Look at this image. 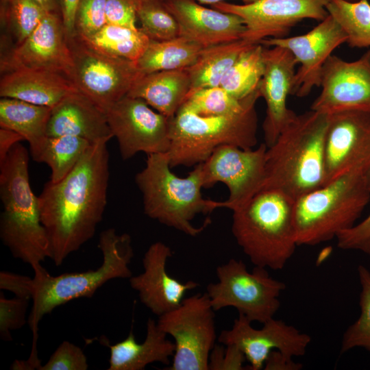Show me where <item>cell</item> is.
<instances>
[{
  "instance_id": "cell-1",
  "label": "cell",
  "mask_w": 370,
  "mask_h": 370,
  "mask_svg": "<svg viewBox=\"0 0 370 370\" xmlns=\"http://www.w3.org/2000/svg\"><path fill=\"white\" fill-rule=\"evenodd\" d=\"M109 176L107 142L93 143L66 177L49 181L38 196L55 265L95 235L107 204Z\"/></svg>"
},
{
  "instance_id": "cell-2",
  "label": "cell",
  "mask_w": 370,
  "mask_h": 370,
  "mask_svg": "<svg viewBox=\"0 0 370 370\" xmlns=\"http://www.w3.org/2000/svg\"><path fill=\"white\" fill-rule=\"evenodd\" d=\"M329 120L330 114L312 110L296 115L267 147L262 190H279L295 201L326 184Z\"/></svg>"
},
{
  "instance_id": "cell-3",
  "label": "cell",
  "mask_w": 370,
  "mask_h": 370,
  "mask_svg": "<svg viewBox=\"0 0 370 370\" xmlns=\"http://www.w3.org/2000/svg\"><path fill=\"white\" fill-rule=\"evenodd\" d=\"M29 152L20 143L0 163V238L14 258L31 267L50 258V243L31 188Z\"/></svg>"
},
{
  "instance_id": "cell-4",
  "label": "cell",
  "mask_w": 370,
  "mask_h": 370,
  "mask_svg": "<svg viewBox=\"0 0 370 370\" xmlns=\"http://www.w3.org/2000/svg\"><path fill=\"white\" fill-rule=\"evenodd\" d=\"M294 204L279 190L264 189L232 210V234L255 267L280 270L294 254Z\"/></svg>"
},
{
  "instance_id": "cell-5",
  "label": "cell",
  "mask_w": 370,
  "mask_h": 370,
  "mask_svg": "<svg viewBox=\"0 0 370 370\" xmlns=\"http://www.w3.org/2000/svg\"><path fill=\"white\" fill-rule=\"evenodd\" d=\"M98 247L103 254V262L95 270L53 276L41 264L32 267L34 291L27 323L33 335L32 350L37 349L38 325L45 315L73 299L91 297L111 280L132 276L129 265L134 251L128 234H119L114 228L106 229L99 235Z\"/></svg>"
},
{
  "instance_id": "cell-6",
  "label": "cell",
  "mask_w": 370,
  "mask_h": 370,
  "mask_svg": "<svg viewBox=\"0 0 370 370\" xmlns=\"http://www.w3.org/2000/svg\"><path fill=\"white\" fill-rule=\"evenodd\" d=\"M143 195L145 214L153 220L188 236H196L208 225L195 227L198 214H206L225 208V201L204 198V182L200 164L185 177L177 176L166 153L147 155L145 167L135 176Z\"/></svg>"
},
{
  "instance_id": "cell-7",
  "label": "cell",
  "mask_w": 370,
  "mask_h": 370,
  "mask_svg": "<svg viewBox=\"0 0 370 370\" xmlns=\"http://www.w3.org/2000/svg\"><path fill=\"white\" fill-rule=\"evenodd\" d=\"M369 170L344 173L295 201L298 246L329 241L356 224L370 201Z\"/></svg>"
},
{
  "instance_id": "cell-8",
  "label": "cell",
  "mask_w": 370,
  "mask_h": 370,
  "mask_svg": "<svg viewBox=\"0 0 370 370\" xmlns=\"http://www.w3.org/2000/svg\"><path fill=\"white\" fill-rule=\"evenodd\" d=\"M171 168L199 164L223 145L253 149L258 143L256 107L230 115L203 116L182 106L169 119Z\"/></svg>"
},
{
  "instance_id": "cell-9",
  "label": "cell",
  "mask_w": 370,
  "mask_h": 370,
  "mask_svg": "<svg viewBox=\"0 0 370 370\" xmlns=\"http://www.w3.org/2000/svg\"><path fill=\"white\" fill-rule=\"evenodd\" d=\"M216 274L219 281L209 284L206 292L214 311L233 307L249 321L261 323L274 317L286 285L266 269L256 267L249 272L242 260L232 258L217 267Z\"/></svg>"
},
{
  "instance_id": "cell-10",
  "label": "cell",
  "mask_w": 370,
  "mask_h": 370,
  "mask_svg": "<svg viewBox=\"0 0 370 370\" xmlns=\"http://www.w3.org/2000/svg\"><path fill=\"white\" fill-rule=\"evenodd\" d=\"M214 310L206 293L184 298L176 308L161 315L159 328L174 341L175 349L168 370H208L217 338Z\"/></svg>"
},
{
  "instance_id": "cell-11",
  "label": "cell",
  "mask_w": 370,
  "mask_h": 370,
  "mask_svg": "<svg viewBox=\"0 0 370 370\" xmlns=\"http://www.w3.org/2000/svg\"><path fill=\"white\" fill-rule=\"evenodd\" d=\"M67 41L73 64L69 79L104 112L126 96L142 75L136 62L101 53L76 34Z\"/></svg>"
},
{
  "instance_id": "cell-12",
  "label": "cell",
  "mask_w": 370,
  "mask_h": 370,
  "mask_svg": "<svg viewBox=\"0 0 370 370\" xmlns=\"http://www.w3.org/2000/svg\"><path fill=\"white\" fill-rule=\"evenodd\" d=\"M267 149L265 143L249 149L232 145L218 147L199 164L204 187L222 182L229 190L225 208L232 211L242 206L263 187Z\"/></svg>"
},
{
  "instance_id": "cell-13",
  "label": "cell",
  "mask_w": 370,
  "mask_h": 370,
  "mask_svg": "<svg viewBox=\"0 0 370 370\" xmlns=\"http://www.w3.org/2000/svg\"><path fill=\"white\" fill-rule=\"evenodd\" d=\"M329 0H256L235 4L223 1L211 5L217 10L236 14L246 29L242 39L251 44L267 38L287 36L292 27L304 19L321 21L328 16Z\"/></svg>"
},
{
  "instance_id": "cell-14",
  "label": "cell",
  "mask_w": 370,
  "mask_h": 370,
  "mask_svg": "<svg viewBox=\"0 0 370 370\" xmlns=\"http://www.w3.org/2000/svg\"><path fill=\"white\" fill-rule=\"evenodd\" d=\"M105 113L123 160L139 152L149 155L168 151L169 119L154 111L144 100L126 95Z\"/></svg>"
},
{
  "instance_id": "cell-15",
  "label": "cell",
  "mask_w": 370,
  "mask_h": 370,
  "mask_svg": "<svg viewBox=\"0 0 370 370\" xmlns=\"http://www.w3.org/2000/svg\"><path fill=\"white\" fill-rule=\"evenodd\" d=\"M347 37L337 21L330 14L308 32L295 36L267 38L260 44L288 49L299 65L291 95L308 96L314 87H320L321 71L332 52L346 43Z\"/></svg>"
},
{
  "instance_id": "cell-16",
  "label": "cell",
  "mask_w": 370,
  "mask_h": 370,
  "mask_svg": "<svg viewBox=\"0 0 370 370\" xmlns=\"http://www.w3.org/2000/svg\"><path fill=\"white\" fill-rule=\"evenodd\" d=\"M320 87L310 110L328 114L370 112V49L351 62L332 54L323 65Z\"/></svg>"
},
{
  "instance_id": "cell-17",
  "label": "cell",
  "mask_w": 370,
  "mask_h": 370,
  "mask_svg": "<svg viewBox=\"0 0 370 370\" xmlns=\"http://www.w3.org/2000/svg\"><path fill=\"white\" fill-rule=\"evenodd\" d=\"M251 321L239 314L230 330L221 331L220 343L234 345L245 354L251 370L264 368V362L273 350L293 358L304 356L311 341L310 336L282 320L271 318L256 329Z\"/></svg>"
},
{
  "instance_id": "cell-18",
  "label": "cell",
  "mask_w": 370,
  "mask_h": 370,
  "mask_svg": "<svg viewBox=\"0 0 370 370\" xmlns=\"http://www.w3.org/2000/svg\"><path fill=\"white\" fill-rule=\"evenodd\" d=\"M72 58L61 14L47 12L36 28L1 58L3 73L31 69L54 71L68 78Z\"/></svg>"
},
{
  "instance_id": "cell-19",
  "label": "cell",
  "mask_w": 370,
  "mask_h": 370,
  "mask_svg": "<svg viewBox=\"0 0 370 370\" xmlns=\"http://www.w3.org/2000/svg\"><path fill=\"white\" fill-rule=\"evenodd\" d=\"M325 161L327 182L351 170L370 167L369 112L344 111L330 114Z\"/></svg>"
},
{
  "instance_id": "cell-20",
  "label": "cell",
  "mask_w": 370,
  "mask_h": 370,
  "mask_svg": "<svg viewBox=\"0 0 370 370\" xmlns=\"http://www.w3.org/2000/svg\"><path fill=\"white\" fill-rule=\"evenodd\" d=\"M262 54L264 71L258 90L266 103L262 128L268 147L297 114L288 108L287 97L291 95L298 64L288 49L279 46H264Z\"/></svg>"
},
{
  "instance_id": "cell-21",
  "label": "cell",
  "mask_w": 370,
  "mask_h": 370,
  "mask_svg": "<svg viewBox=\"0 0 370 370\" xmlns=\"http://www.w3.org/2000/svg\"><path fill=\"white\" fill-rule=\"evenodd\" d=\"M172 256L171 249L165 243H152L143 258V272L129 278L141 303L158 317L178 307L186 292L199 286L192 280L181 282L169 275L166 264Z\"/></svg>"
},
{
  "instance_id": "cell-22",
  "label": "cell",
  "mask_w": 370,
  "mask_h": 370,
  "mask_svg": "<svg viewBox=\"0 0 370 370\" xmlns=\"http://www.w3.org/2000/svg\"><path fill=\"white\" fill-rule=\"evenodd\" d=\"M162 1L176 20L180 36L203 48L241 40L246 29L240 16L204 7L195 0Z\"/></svg>"
},
{
  "instance_id": "cell-23",
  "label": "cell",
  "mask_w": 370,
  "mask_h": 370,
  "mask_svg": "<svg viewBox=\"0 0 370 370\" xmlns=\"http://www.w3.org/2000/svg\"><path fill=\"white\" fill-rule=\"evenodd\" d=\"M47 136H77L91 143H108L113 137L105 112L78 90L52 108Z\"/></svg>"
},
{
  "instance_id": "cell-24",
  "label": "cell",
  "mask_w": 370,
  "mask_h": 370,
  "mask_svg": "<svg viewBox=\"0 0 370 370\" xmlns=\"http://www.w3.org/2000/svg\"><path fill=\"white\" fill-rule=\"evenodd\" d=\"M76 90L66 75L40 69H15L4 73L0 82L1 97L50 108Z\"/></svg>"
},
{
  "instance_id": "cell-25",
  "label": "cell",
  "mask_w": 370,
  "mask_h": 370,
  "mask_svg": "<svg viewBox=\"0 0 370 370\" xmlns=\"http://www.w3.org/2000/svg\"><path fill=\"white\" fill-rule=\"evenodd\" d=\"M166 336L155 320L148 319L146 337L142 343H137L131 330L124 340L108 345L110 356L108 370H143L153 362L169 365L175 345Z\"/></svg>"
},
{
  "instance_id": "cell-26",
  "label": "cell",
  "mask_w": 370,
  "mask_h": 370,
  "mask_svg": "<svg viewBox=\"0 0 370 370\" xmlns=\"http://www.w3.org/2000/svg\"><path fill=\"white\" fill-rule=\"evenodd\" d=\"M190 89V80L186 68L142 74L127 95L144 100L170 119L183 105Z\"/></svg>"
},
{
  "instance_id": "cell-27",
  "label": "cell",
  "mask_w": 370,
  "mask_h": 370,
  "mask_svg": "<svg viewBox=\"0 0 370 370\" xmlns=\"http://www.w3.org/2000/svg\"><path fill=\"white\" fill-rule=\"evenodd\" d=\"M253 45L241 39L203 48L195 62L187 68L190 80L188 94L199 89L220 86L229 69Z\"/></svg>"
},
{
  "instance_id": "cell-28",
  "label": "cell",
  "mask_w": 370,
  "mask_h": 370,
  "mask_svg": "<svg viewBox=\"0 0 370 370\" xmlns=\"http://www.w3.org/2000/svg\"><path fill=\"white\" fill-rule=\"evenodd\" d=\"M51 109L16 99L1 97L0 127L17 132L29 143V149H33L47 137Z\"/></svg>"
},
{
  "instance_id": "cell-29",
  "label": "cell",
  "mask_w": 370,
  "mask_h": 370,
  "mask_svg": "<svg viewBox=\"0 0 370 370\" xmlns=\"http://www.w3.org/2000/svg\"><path fill=\"white\" fill-rule=\"evenodd\" d=\"M201 46L183 36L163 40H150L136 62L142 74L186 69L197 60Z\"/></svg>"
},
{
  "instance_id": "cell-30",
  "label": "cell",
  "mask_w": 370,
  "mask_h": 370,
  "mask_svg": "<svg viewBox=\"0 0 370 370\" xmlns=\"http://www.w3.org/2000/svg\"><path fill=\"white\" fill-rule=\"evenodd\" d=\"M92 144L77 136H47L38 145L29 149V153L34 161L49 166V181L58 182L73 170Z\"/></svg>"
},
{
  "instance_id": "cell-31",
  "label": "cell",
  "mask_w": 370,
  "mask_h": 370,
  "mask_svg": "<svg viewBox=\"0 0 370 370\" xmlns=\"http://www.w3.org/2000/svg\"><path fill=\"white\" fill-rule=\"evenodd\" d=\"M80 38L101 53L134 62L141 57L150 42L140 28L111 24H106L89 38Z\"/></svg>"
},
{
  "instance_id": "cell-32",
  "label": "cell",
  "mask_w": 370,
  "mask_h": 370,
  "mask_svg": "<svg viewBox=\"0 0 370 370\" xmlns=\"http://www.w3.org/2000/svg\"><path fill=\"white\" fill-rule=\"evenodd\" d=\"M260 92L256 89L247 97L238 99L221 86L197 90L186 97L183 106L203 116L236 114L256 106Z\"/></svg>"
},
{
  "instance_id": "cell-33",
  "label": "cell",
  "mask_w": 370,
  "mask_h": 370,
  "mask_svg": "<svg viewBox=\"0 0 370 370\" xmlns=\"http://www.w3.org/2000/svg\"><path fill=\"white\" fill-rule=\"evenodd\" d=\"M326 10L345 33L350 47L370 48L369 0H329Z\"/></svg>"
},
{
  "instance_id": "cell-34",
  "label": "cell",
  "mask_w": 370,
  "mask_h": 370,
  "mask_svg": "<svg viewBox=\"0 0 370 370\" xmlns=\"http://www.w3.org/2000/svg\"><path fill=\"white\" fill-rule=\"evenodd\" d=\"M264 46L254 44L245 51L222 79L220 86L232 97L241 99L256 89L262 77Z\"/></svg>"
},
{
  "instance_id": "cell-35",
  "label": "cell",
  "mask_w": 370,
  "mask_h": 370,
  "mask_svg": "<svg viewBox=\"0 0 370 370\" xmlns=\"http://www.w3.org/2000/svg\"><path fill=\"white\" fill-rule=\"evenodd\" d=\"M361 287L360 315L345 332L341 342V353L361 347L370 353V271L364 265L358 267Z\"/></svg>"
},
{
  "instance_id": "cell-36",
  "label": "cell",
  "mask_w": 370,
  "mask_h": 370,
  "mask_svg": "<svg viewBox=\"0 0 370 370\" xmlns=\"http://www.w3.org/2000/svg\"><path fill=\"white\" fill-rule=\"evenodd\" d=\"M140 30L150 40L163 41L180 36L178 24L162 0H141L137 6Z\"/></svg>"
},
{
  "instance_id": "cell-37",
  "label": "cell",
  "mask_w": 370,
  "mask_h": 370,
  "mask_svg": "<svg viewBox=\"0 0 370 370\" xmlns=\"http://www.w3.org/2000/svg\"><path fill=\"white\" fill-rule=\"evenodd\" d=\"M47 12L34 0H12L0 12L1 23L12 32L17 45L36 28Z\"/></svg>"
},
{
  "instance_id": "cell-38",
  "label": "cell",
  "mask_w": 370,
  "mask_h": 370,
  "mask_svg": "<svg viewBox=\"0 0 370 370\" xmlns=\"http://www.w3.org/2000/svg\"><path fill=\"white\" fill-rule=\"evenodd\" d=\"M106 0H80L75 18L76 35L89 38L106 24Z\"/></svg>"
},
{
  "instance_id": "cell-39",
  "label": "cell",
  "mask_w": 370,
  "mask_h": 370,
  "mask_svg": "<svg viewBox=\"0 0 370 370\" xmlns=\"http://www.w3.org/2000/svg\"><path fill=\"white\" fill-rule=\"evenodd\" d=\"M29 299L14 297L8 299L0 293V336L3 341H10L11 332L21 328L26 321Z\"/></svg>"
},
{
  "instance_id": "cell-40",
  "label": "cell",
  "mask_w": 370,
  "mask_h": 370,
  "mask_svg": "<svg viewBox=\"0 0 370 370\" xmlns=\"http://www.w3.org/2000/svg\"><path fill=\"white\" fill-rule=\"evenodd\" d=\"M88 367L87 358L82 349L64 341L39 370H86Z\"/></svg>"
},
{
  "instance_id": "cell-41",
  "label": "cell",
  "mask_w": 370,
  "mask_h": 370,
  "mask_svg": "<svg viewBox=\"0 0 370 370\" xmlns=\"http://www.w3.org/2000/svg\"><path fill=\"white\" fill-rule=\"evenodd\" d=\"M336 239L338 247L342 249L358 250L370 256V212L360 222L341 232Z\"/></svg>"
},
{
  "instance_id": "cell-42",
  "label": "cell",
  "mask_w": 370,
  "mask_h": 370,
  "mask_svg": "<svg viewBox=\"0 0 370 370\" xmlns=\"http://www.w3.org/2000/svg\"><path fill=\"white\" fill-rule=\"evenodd\" d=\"M244 353L234 345H214L208 360V370H243Z\"/></svg>"
},
{
  "instance_id": "cell-43",
  "label": "cell",
  "mask_w": 370,
  "mask_h": 370,
  "mask_svg": "<svg viewBox=\"0 0 370 370\" xmlns=\"http://www.w3.org/2000/svg\"><path fill=\"white\" fill-rule=\"evenodd\" d=\"M138 3L137 0H106V24L138 28L136 23Z\"/></svg>"
},
{
  "instance_id": "cell-44",
  "label": "cell",
  "mask_w": 370,
  "mask_h": 370,
  "mask_svg": "<svg viewBox=\"0 0 370 370\" xmlns=\"http://www.w3.org/2000/svg\"><path fill=\"white\" fill-rule=\"evenodd\" d=\"M0 288L12 292L16 297L32 299L34 291V278L10 271H1L0 272Z\"/></svg>"
},
{
  "instance_id": "cell-45",
  "label": "cell",
  "mask_w": 370,
  "mask_h": 370,
  "mask_svg": "<svg viewBox=\"0 0 370 370\" xmlns=\"http://www.w3.org/2000/svg\"><path fill=\"white\" fill-rule=\"evenodd\" d=\"M63 26L67 38L75 34V18L80 0H59Z\"/></svg>"
},
{
  "instance_id": "cell-46",
  "label": "cell",
  "mask_w": 370,
  "mask_h": 370,
  "mask_svg": "<svg viewBox=\"0 0 370 370\" xmlns=\"http://www.w3.org/2000/svg\"><path fill=\"white\" fill-rule=\"evenodd\" d=\"M302 365L295 362L278 350L272 351L268 356L264 365L265 370H299Z\"/></svg>"
},
{
  "instance_id": "cell-47",
  "label": "cell",
  "mask_w": 370,
  "mask_h": 370,
  "mask_svg": "<svg viewBox=\"0 0 370 370\" xmlns=\"http://www.w3.org/2000/svg\"><path fill=\"white\" fill-rule=\"evenodd\" d=\"M24 138L17 132L6 128L0 129V163L3 162L10 151Z\"/></svg>"
},
{
  "instance_id": "cell-48",
  "label": "cell",
  "mask_w": 370,
  "mask_h": 370,
  "mask_svg": "<svg viewBox=\"0 0 370 370\" xmlns=\"http://www.w3.org/2000/svg\"><path fill=\"white\" fill-rule=\"evenodd\" d=\"M47 12L60 13V6L59 0H34Z\"/></svg>"
},
{
  "instance_id": "cell-49",
  "label": "cell",
  "mask_w": 370,
  "mask_h": 370,
  "mask_svg": "<svg viewBox=\"0 0 370 370\" xmlns=\"http://www.w3.org/2000/svg\"><path fill=\"white\" fill-rule=\"evenodd\" d=\"M195 1L201 4L203 3V4H210V5H213L217 3L226 1V0H195ZM240 1H241L243 3H249L256 0H240Z\"/></svg>"
},
{
  "instance_id": "cell-50",
  "label": "cell",
  "mask_w": 370,
  "mask_h": 370,
  "mask_svg": "<svg viewBox=\"0 0 370 370\" xmlns=\"http://www.w3.org/2000/svg\"><path fill=\"white\" fill-rule=\"evenodd\" d=\"M12 0H0V12L4 11Z\"/></svg>"
},
{
  "instance_id": "cell-51",
  "label": "cell",
  "mask_w": 370,
  "mask_h": 370,
  "mask_svg": "<svg viewBox=\"0 0 370 370\" xmlns=\"http://www.w3.org/2000/svg\"><path fill=\"white\" fill-rule=\"evenodd\" d=\"M346 1H356L358 0H346Z\"/></svg>"
},
{
  "instance_id": "cell-52",
  "label": "cell",
  "mask_w": 370,
  "mask_h": 370,
  "mask_svg": "<svg viewBox=\"0 0 370 370\" xmlns=\"http://www.w3.org/2000/svg\"><path fill=\"white\" fill-rule=\"evenodd\" d=\"M137 1H141V0H137Z\"/></svg>"
}]
</instances>
